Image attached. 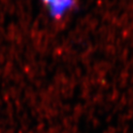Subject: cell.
<instances>
[{"instance_id":"6da1fadb","label":"cell","mask_w":133,"mask_h":133,"mask_svg":"<svg viewBox=\"0 0 133 133\" xmlns=\"http://www.w3.org/2000/svg\"><path fill=\"white\" fill-rule=\"evenodd\" d=\"M53 6H56V9L59 12L65 11L71 5V0H51Z\"/></svg>"}]
</instances>
